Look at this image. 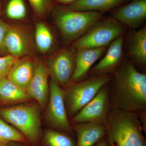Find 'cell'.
Listing matches in <instances>:
<instances>
[{
  "mask_svg": "<svg viewBox=\"0 0 146 146\" xmlns=\"http://www.w3.org/2000/svg\"><path fill=\"white\" fill-rule=\"evenodd\" d=\"M0 146H8V144L0 143Z\"/></svg>",
  "mask_w": 146,
  "mask_h": 146,
  "instance_id": "31",
  "label": "cell"
},
{
  "mask_svg": "<svg viewBox=\"0 0 146 146\" xmlns=\"http://www.w3.org/2000/svg\"><path fill=\"white\" fill-rule=\"evenodd\" d=\"M105 50V47L79 50L75 58L74 70L71 78L72 83L83 80L94 63Z\"/></svg>",
  "mask_w": 146,
  "mask_h": 146,
  "instance_id": "16",
  "label": "cell"
},
{
  "mask_svg": "<svg viewBox=\"0 0 146 146\" xmlns=\"http://www.w3.org/2000/svg\"><path fill=\"white\" fill-rule=\"evenodd\" d=\"M48 69L41 62L36 65L33 78L27 90L30 98L37 102L42 107L48 102L49 94L48 85Z\"/></svg>",
  "mask_w": 146,
  "mask_h": 146,
  "instance_id": "12",
  "label": "cell"
},
{
  "mask_svg": "<svg viewBox=\"0 0 146 146\" xmlns=\"http://www.w3.org/2000/svg\"><path fill=\"white\" fill-rule=\"evenodd\" d=\"M35 67L34 60L29 56L18 58L7 78L19 88L27 91L34 75Z\"/></svg>",
  "mask_w": 146,
  "mask_h": 146,
  "instance_id": "15",
  "label": "cell"
},
{
  "mask_svg": "<svg viewBox=\"0 0 146 146\" xmlns=\"http://www.w3.org/2000/svg\"><path fill=\"white\" fill-rule=\"evenodd\" d=\"M55 1L59 3L63 4H70L73 2L78 1V0H54Z\"/></svg>",
  "mask_w": 146,
  "mask_h": 146,
  "instance_id": "29",
  "label": "cell"
},
{
  "mask_svg": "<svg viewBox=\"0 0 146 146\" xmlns=\"http://www.w3.org/2000/svg\"><path fill=\"white\" fill-rule=\"evenodd\" d=\"M0 116L16 129L28 141L37 143L41 136L40 112L36 105L27 104L4 108Z\"/></svg>",
  "mask_w": 146,
  "mask_h": 146,
  "instance_id": "3",
  "label": "cell"
},
{
  "mask_svg": "<svg viewBox=\"0 0 146 146\" xmlns=\"http://www.w3.org/2000/svg\"><path fill=\"white\" fill-rule=\"evenodd\" d=\"M76 133V146H93L106 136L104 123L84 122L74 124Z\"/></svg>",
  "mask_w": 146,
  "mask_h": 146,
  "instance_id": "14",
  "label": "cell"
},
{
  "mask_svg": "<svg viewBox=\"0 0 146 146\" xmlns=\"http://www.w3.org/2000/svg\"><path fill=\"white\" fill-rule=\"evenodd\" d=\"M112 75L93 76L73 83L65 91V103L68 116L72 117L98 94L103 86L111 80Z\"/></svg>",
  "mask_w": 146,
  "mask_h": 146,
  "instance_id": "5",
  "label": "cell"
},
{
  "mask_svg": "<svg viewBox=\"0 0 146 146\" xmlns=\"http://www.w3.org/2000/svg\"><path fill=\"white\" fill-rule=\"evenodd\" d=\"M123 37L121 35L111 43L104 57L91 69L94 76L105 75L113 73L121 64L123 56Z\"/></svg>",
  "mask_w": 146,
  "mask_h": 146,
  "instance_id": "13",
  "label": "cell"
},
{
  "mask_svg": "<svg viewBox=\"0 0 146 146\" xmlns=\"http://www.w3.org/2000/svg\"><path fill=\"white\" fill-rule=\"evenodd\" d=\"M35 41L37 48L42 53L48 52L53 44L51 32L45 24L41 22H38L35 26Z\"/></svg>",
  "mask_w": 146,
  "mask_h": 146,
  "instance_id": "20",
  "label": "cell"
},
{
  "mask_svg": "<svg viewBox=\"0 0 146 146\" xmlns=\"http://www.w3.org/2000/svg\"><path fill=\"white\" fill-rule=\"evenodd\" d=\"M36 15L42 17L49 13L52 9L51 0H29Z\"/></svg>",
  "mask_w": 146,
  "mask_h": 146,
  "instance_id": "24",
  "label": "cell"
},
{
  "mask_svg": "<svg viewBox=\"0 0 146 146\" xmlns=\"http://www.w3.org/2000/svg\"><path fill=\"white\" fill-rule=\"evenodd\" d=\"M129 53L134 63L145 67L146 64V28L144 27L131 35L129 42Z\"/></svg>",
  "mask_w": 146,
  "mask_h": 146,
  "instance_id": "17",
  "label": "cell"
},
{
  "mask_svg": "<svg viewBox=\"0 0 146 146\" xmlns=\"http://www.w3.org/2000/svg\"><path fill=\"white\" fill-rule=\"evenodd\" d=\"M112 16L120 23L136 28L146 19V0H132L119 7Z\"/></svg>",
  "mask_w": 146,
  "mask_h": 146,
  "instance_id": "11",
  "label": "cell"
},
{
  "mask_svg": "<svg viewBox=\"0 0 146 146\" xmlns=\"http://www.w3.org/2000/svg\"><path fill=\"white\" fill-rule=\"evenodd\" d=\"M104 124L109 146H146L137 112L111 107Z\"/></svg>",
  "mask_w": 146,
  "mask_h": 146,
  "instance_id": "2",
  "label": "cell"
},
{
  "mask_svg": "<svg viewBox=\"0 0 146 146\" xmlns=\"http://www.w3.org/2000/svg\"><path fill=\"white\" fill-rule=\"evenodd\" d=\"M5 50L16 58L30 54L32 50L31 40L24 29L16 26H10L4 40Z\"/></svg>",
  "mask_w": 146,
  "mask_h": 146,
  "instance_id": "10",
  "label": "cell"
},
{
  "mask_svg": "<svg viewBox=\"0 0 146 146\" xmlns=\"http://www.w3.org/2000/svg\"><path fill=\"white\" fill-rule=\"evenodd\" d=\"M27 141L19 131L0 118V143H27Z\"/></svg>",
  "mask_w": 146,
  "mask_h": 146,
  "instance_id": "21",
  "label": "cell"
},
{
  "mask_svg": "<svg viewBox=\"0 0 146 146\" xmlns=\"http://www.w3.org/2000/svg\"><path fill=\"white\" fill-rule=\"evenodd\" d=\"M122 25L113 18L100 20L75 42L78 50L105 47L122 34Z\"/></svg>",
  "mask_w": 146,
  "mask_h": 146,
  "instance_id": "6",
  "label": "cell"
},
{
  "mask_svg": "<svg viewBox=\"0 0 146 146\" xmlns=\"http://www.w3.org/2000/svg\"><path fill=\"white\" fill-rule=\"evenodd\" d=\"M30 98L27 91L7 78L0 80V100L9 102L24 101Z\"/></svg>",
  "mask_w": 146,
  "mask_h": 146,
  "instance_id": "19",
  "label": "cell"
},
{
  "mask_svg": "<svg viewBox=\"0 0 146 146\" xmlns=\"http://www.w3.org/2000/svg\"><path fill=\"white\" fill-rule=\"evenodd\" d=\"M111 107L138 112L146 111V75L132 62L121 63L113 73L108 86Z\"/></svg>",
  "mask_w": 146,
  "mask_h": 146,
  "instance_id": "1",
  "label": "cell"
},
{
  "mask_svg": "<svg viewBox=\"0 0 146 146\" xmlns=\"http://www.w3.org/2000/svg\"><path fill=\"white\" fill-rule=\"evenodd\" d=\"M10 25L0 18V50H5L4 40L6 34Z\"/></svg>",
  "mask_w": 146,
  "mask_h": 146,
  "instance_id": "26",
  "label": "cell"
},
{
  "mask_svg": "<svg viewBox=\"0 0 146 146\" xmlns=\"http://www.w3.org/2000/svg\"><path fill=\"white\" fill-rule=\"evenodd\" d=\"M27 10L23 0H10L6 8L7 16L13 20H21L26 15Z\"/></svg>",
  "mask_w": 146,
  "mask_h": 146,
  "instance_id": "23",
  "label": "cell"
},
{
  "mask_svg": "<svg viewBox=\"0 0 146 146\" xmlns=\"http://www.w3.org/2000/svg\"><path fill=\"white\" fill-rule=\"evenodd\" d=\"M125 0H78L68 4L67 8L81 11H107L121 4Z\"/></svg>",
  "mask_w": 146,
  "mask_h": 146,
  "instance_id": "18",
  "label": "cell"
},
{
  "mask_svg": "<svg viewBox=\"0 0 146 146\" xmlns=\"http://www.w3.org/2000/svg\"><path fill=\"white\" fill-rule=\"evenodd\" d=\"M17 143L16 142H10L8 144V146H25Z\"/></svg>",
  "mask_w": 146,
  "mask_h": 146,
  "instance_id": "30",
  "label": "cell"
},
{
  "mask_svg": "<svg viewBox=\"0 0 146 146\" xmlns=\"http://www.w3.org/2000/svg\"><path fill=\"white\" fill-rule=\"evenodd\" d=\"M98 11H81L60 8L55 13V22L63 37L72 41L81 37L93 25L100 20Z\"/></svg>",
  "mask_w": 146,
  "mask_h": 146,
  "instance_id": "4",
  "label": "cell"
},
{
  "mask_svg": "<svg viewBox=\"0 0 146 146\" xmlns=\"http://www.w3.org/2000/svg\"><path fill=\"white\" fill-rule=\"evenodd\" d=\"M47 121L56 129L71 132L72 126L69 121L65 103V92L52 79L49 86Z\"/></svg>",
  "mask_w": 146,
  "mask_h": 146,
  "instance_id": "7",
  "label": "cell"
},
{
  "mask_svg": "<svg viewBox=\"0 0 146 146\" xmlns=\"http://www.w3.org/2000/svg\"><path fill=\"white\" fill-rule=\"evenodd\" d=\"M18 59L10 54L0 57V80L7 78Z\"/></svg>",
  "mask_w": 146,
  "mask_h": 146,
  "instance_id": "25",
  "label": "cell"
},
{
  "mask_svg": "<svg viewBox=\"0 0 146 146\" xmlns=\"http://www.w3.org/2000/svg\"><path fill=\"white\" fill-rule=\"evenodd\" d=\"M48 69L52 79L59 86H65L71 81L74 70L75 58L69 51H60L49 62Z\"/></svg>",
  "mask_w": 146,
  "mask_h": 146,
  "instance_id": "9",
  "label": "cell"
},
{
  "mask_svg": "<svg viewBox=\"0 0 146 146\" xmlns=\"http://www.w3.org/2000/svg\"><path fill=\"white\" fill-rule=\"evenodd\" d=\"M137 115L140 121L143 126L144 132L145 133L146 129V111H141L137 112Z\"/></svg>",
  "mask_w": 146,
  "mask_h": 146,
  "instance_id": "27",
  "label": "cell"
},
{
  "mask_svg": "<svg viewBox=\"0 0 146 146\" xmlns=\"http://www.w3.org/2000/svg\"><path fill=\"white\" fill-rule=\"evenodd\" d=\"M109 83L103 86L94 98L73 116V124L84 122L104 123L111 107L108 95Z\"/></svg>",
  "mask_w": 146,
  "mask_h": 146,
  "instance_id": "8",
  "label": "cell"
},
{
  "mask_svg": "<svg viewBox=\"0 0 146 146\" xmlns=\"http://www.w3.org/2000/svg\"><path fill=\"white\" fill-rule=\"evenodd\" d=\"M93 146H109L105 137L100 140Z\"/></svg>",
  "mask_w": 146,
  "mask_h": 146,
  "instance_id": "28",
  "label": "cell"
},
{
  "mask_svg": "<svg viewBox=\"0 0 146 146\" xmlns=\"http://www.w3.org/2000/svg\"><path fill=\"white\" fill-rule=\"evenodd\" d=\"M44 139L48 146H76V143L73 138L58 130H47Z\"/></svg>",
  "mask_w": 146,
  "mask_h": 146,
  "instance_id": "22",
  "label": "cell"
}]
</instances>
